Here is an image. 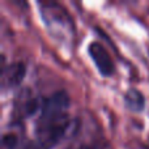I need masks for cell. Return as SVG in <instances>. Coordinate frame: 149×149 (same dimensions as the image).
<instances>
[{"instance_id":"cell-1","label":"cell","mask_w":149,"mask_h":149,"mask_svg":"<svg viewBox=\"0 0 149 149\" xmlns=\"http://www.w3.org/2000/svg\"><path fill=\"white\" fill-rule=\"evenodd\" d=\"M68 107L70 98L65 92H56L42 102L41 115L37 122L38 141L29 149H50L62 139L68 127Z\"/></svg>"},{"instance_id":"cell-2","label":"cell","mask_w":149,"mask_h":149,"mask_svg":"<svg viewBox=\"0 0 149 149\" xmlns=\"http://www.w3.org/2000/svg\"><path fill=\"white\" fill-rule=\"evenodd\" d=\"M88 52H89L92 60L94 62L97 70L103 76H111L114 73V63L109 55L107 50L100 43V42H92L88 46Z\"/></svg>"},{"instance_id":"cell-3","label":"cell","mask_w":149,"mask_h":149,"mask_svg":"<svg viewBox=\"0 0 149 149\" xmlns=\"http://www.w3.org/2000/svg\"><path fill=\"white\" fill-rule=\"evenodd\" d=\"M124 103H126L127 109L134 113H139L144 109L145 106V97L143 93L137 89H128L124 94Z\"/></svg>"},{"instance_id":"cell-4","label":"cell","mask_w":149,"mask_h":149,"mask_svg":"<svg viewBox=\"0 0 149 149\" xmlns=\"http://www.w3.org/2000/svg\"><path fill=\"white\" fill-rule=\"evenodd\" d=\"M25 76V65L24 63H15L4 71V82L9 86H15Z\"/></svg>"},{"instance_id":"cell-5","label":"cell","mask_w":149,"mask_h":149,"mask_svg":"<svg viewBox=\"0 0 149 149\" xmlns=\"http://www.w3.org/2000/svg\"><path fill=\"white\" fill-rule=\"evenodd\" d=\"M81 149H95V148H88L86 147V148H81Z\"/></svg>"}]
</instances>
